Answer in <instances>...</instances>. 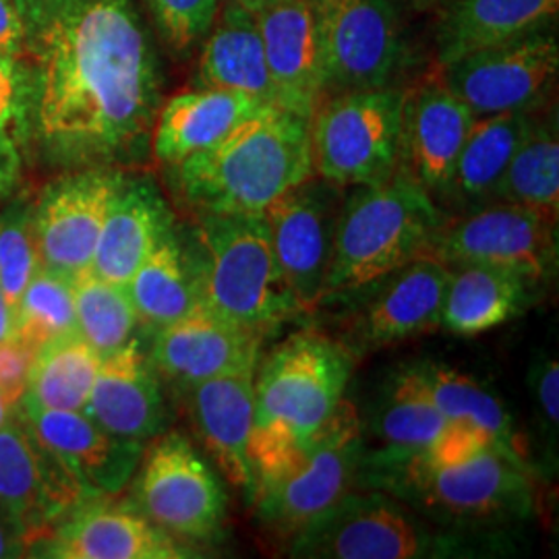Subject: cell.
<instances>
[{"mask_svg":"<svg viewBox=\"0 0 559 559\" xmlns=\"http://www.w3.org/2000/svg\"><path fill=\"white\" fill-rule=\"evenodd\" d=\"M34 75V127L67 168L145 158L160 110L158 52L133 0H15Z\"/></svg>","mask_w":559,"mask_h":559,"instance_id":"cell-1","label":"cell"},{"mask_svg":"<svg viewBox=\"0 0 559 559\" xmlns=\"http://www.w3.org/2000/svg\"><path fill=\"white\" fill-rule=\"evenodd\" d=\"M185 205L212 214H261L313 177L309 119L265 104L216 145L168 166Z\"/></svg>","mask_w":559,"mask_h":559,"instance_id":"cell-2","label":"cell"},{"mask_svg":"<svg viewBox=\"0 0 559 559\" xmlns=\"http://www.w3.org/2000/svg\"><path fill=\"white\" fill-rule=\"evenodd\" d=\"M359 489H380L420 516L454 531L480 533L535 514V480L526 462L493 445L459 464L420 454L390 456L365 450Z\"/></svg>","mask_w":559,"mask_h":559,"instance_id":"cell-3","label":"cell"},{"mask_svg":"<svg viewBox=\"0 0 559 559\" xmlns=\"http://www.w3.org/2000/svg\"><path fill=\"white\" fill-rule=\"evenodd\" d=\"M355 357L338 340L297 332L255 369V423L251 460L255 480L295 459L336 413Z\"/></svg>","mask_w":559,"mask_h":559,"instance_id":"cell-4","label":"cell"},{"mask_svg":"<svg viewBox=\"0 0 559 559\" xmlns=\"http://www.w3.org/2000/svg\"><path fill=\"white\" fill-rule=\"evenodd\" d=\"M182 245L198 305L216 318L265 336L305 316L280 272L261 214L195 212Z\"/></svg>","mask_w":559,"mask_h":559,"instance_id":"cell-5","label":"cell"},{"mask_svg":"<svg viewBox=\"0 0 559 559\" xmlns=\"http://www.w3.org/2000/svg\"><path fill=\"white\" fill-rule=\"evenodd\" d=\"M448 216L400 166L380 185L353 187L340 205L321 305L427 255Z\"/></svg>","mask_w":559,"mask_h":559,"instance_id":"cell-6","label":"cell"},{"mask_svg":"<svg viewBox=\"0 0 559 559\" xmlns=\"http://www.w3.org/2000/svg\"><path fill=\"white\" fill-rule=\"evenodd\" d=\"M477 533L431 522L380 489H355L286 543L290 558L441 559L487 556Z\"/></svg>","mask_w":559,"mask_h":559,"instance_id":"cell-7","label":"cell"},{"mask_svg":"<svg viewBox=\"0 0 559 559\" xmlns=\"http://www.w3.org/2000/svg\"><path fill=\"white\" fill-rule=\"evenodd\" d=\"M365 450L357 408L344 399L300 454L255 480V519L276 539L288 543L346 493L359 489Z\"/></svg>","mask_w":559,"mask_h":559,"instance_id":"cell-8","label":"cell"},{"mask_svg":"<svg viewBox=\"0 0 559 559\" xmlns=\"http://www.w3.org/2000/svg\"><path fill=\"white\" fill-rule=\"evenodd\" d=\"M404 98L396 85L325 96L309 119L313 175L342 189L392 179Z\"/></svg>","mask_w":559,"mask_h":559,"instance_id":"cell-9","label":"cell"},{"mask_svg":"<svg viewBox=\"0 0 559 559\" xmlns=\"http://www.w3.org/2000/svg\"><path fill=\"white\" fill-rule=\"evenodd\" d=\"M131 503L170 537L191 545L214 543L226 524V491L195 445L180 433H160L143 448Z\"/></svg>","mask_w":559,"mask_h":559,"instance_id":"cell-10","label":"cell"},{"mask_svg":"<svg viewBox=\"0 0 559 559\" xmlns=\"http://www.w3.org/2000/svg\"><path fill=\"white\" fill-rule=\"evenodd\" d=\"M448 282L450 267L423 255L340 295L336 299L348 300V307L340 316L336 340L355 357L436 332Z\"/></svg>","mask_w":559,"mask_h":559,"instance_id":"cell-11","label":"cell"},{"mask_svg":"<svg viewBox=\"0 0 559 559\" xmlns=\"http://www.w3.org/2000/svg\"><path fill=\"white\" fill-rule=\"evenodd\" d=\"M448 267L483 263L545 280L558 261V218L519 203L448 216L427 253Z\"/></svg>","mask_w":559,"mask_h":559,"instance_id":"cell-12","label":"cell"},{"mask_svg":"<svg viewBox=\"0 0 559 559\" xmlns=\"http://www.w3.org/2000/svg\"><path fill=\"white\" fill-rule=\"evenodd\" d=\"M558 71V32L551 25L454 60L438 78L480 119L537 110L551 96Z\"/></svg>","mask_w":559,"mask_h":559,"instance_id":"cell-13","label":"cell"},{"mask_svg":"<svg viewBox=\"0 0 559 559\" xmlns=\"http://www.w3.org/2000/svg\"><path fill=\"white\" fill-rule=\"evenodd\" d=\"M318 11L325 96L394 85L404 40L392 0H318Z\"/></svg>","mask_w":559,"mask_h":559,"instance_id":"cell-14","label":"cell"},{"mask_svg":"<svg viewBox=\"0 0 559 559\" xmlns=\"http://www.w3.org/2000/svg\"><path fill=\"white\" fill-rule=\"evenodd\" d=\"M342 200V187L313 175L261 212L280 272L302 313L320 309Z\"/></svg>","mask_w":559,"mask_h":559,"instance_id":"cell-15","label":"cell"},{"mask_svg":"<svg viewBox=\"0 0 559 559\" xmlns=\"http://www.w3.org/2000/svg\"><path fill=\"white\" fill-rule=\"evenodd\" d=\"M119 168H75L46 185L34 203L41 267L75 278L92 267Z\"/></svg>","mask_w":559,"mask_h":559,"instance_id":"cell-16","label":"cell"},{"mask_svg":"<svg viewBox=\"0 0 559 559\" xmlns=\"http://www.w3.org/2000/svg\"><path fill=\"white\" fill-rule=\"evenodd\" d=\"M85 498L78 480L41 445L20 413L0 429V510L15 524L27 549Z\"/></svg>","mask_w":559,"mask_h":559,"instance_id":"cell-17","label":"cell"},{"mask_svg":"<svg viewBox=\"0 0 559 559\" xmlns=\"http://www.w3.org/2000/svg\"><path fill=\"white\" fill-rule=\"evenodd\" d=\"M41 558L180 559L195 558L191 545L170 537L145 519L131 501L112 496L85 498L34 545Z\"/></svg>","mask_w":559,"mask_h":559,"instance_id":"cell-18","label":"cell"},{"mask_svg":"<svg viewBox=\"0 0 559 559\" xmlns=\"http://www.w3.org/2000/svg\"><path fill=\"white\" fill-rule=\"evenodd\" d=\"M17 413L87 498H115L133 479L143 456V441L108 433L83 411H52L21 400Z\"/></svg>","mask_w":559,"mask_h":559,"instance_id":"cell-19","label":"cell"},{"mask_svg":"<svg viewBox=\"0 0 559 559\" xmlns=\"http://www.w3.org/2000/svg\"><path fill=\"white\" fill-rule=\"evenodd\" d=\"M263 336L216 318L195 305L180 320L154 332L150 359L160 380L182 392L201 381L255 373Z\"/></svg>","mask_w":559,"mask_h":559,"instance_id":"cell-20","label":"cell"},{"mask_svg":"<svg viewBox=\"0 0 559 559\" xmlns=\"http://www.w3.org/2000/svg\"><path fill=\"white\" fill-rule=\"evenodd\" d=\"M253 13L280 106L311 119L325 96L318 0H263Z\"/></svg>","mask_w":559,"mask_h":559,"instance_id":"cell-21","label":"cell"},{"mask_svg":"<svg viewBox=\"0 0 559 559\" xmlns=\"http://www.w3.org/2000/svg\"><path fill=\"white\" fill-rule=\"evenodd\" d=\"M477 117L440 78L406 90L400 135V168L438 201L448 191L460 150Z\"/></svg>","mask_w":559,"mask_h":559,"instance_id":"cell-22","label":"cell"},{"mask_svg":"<svg viewBox=\"0 0 559 559\" xmlns=\"http://www.w3.org/2000/svg\"><path fill=\"white\" fill-rule=\"evenodd\" d=\"M173 230L175 216L158 182L147 175L120 173L90 270L100 278L127 286L141 263Z\"/></svg>","mask_w":559,"mask_h":559,"instance_id":"cell-23","label":"cell"},{"mask_svg":"<svg viewBox=\"0 0 559 559\" xmlns=\"http://www.w3.org/2000/svg\"><path fill=\"white\" fill-rule=\"evenodd\" d=\"M108 433L124 440H154L166 429L162 380L141 340H129L102 357L87 406L83 411Z\"/></svg>","mask_w":559,"mask_h":559,"instance_id":"cell-24","label":"cell"},{"mask_svg":"<svg viewBox=\"0 0 559 559\" xmlns=\"http://www.w3.org/2000/svg\"><path fill=\"white\" fill-rule=\"evenodd\" d=\"M191 423L222 477L251 501L255 468L251 436L255 423V373L201 381L187 390Z\"/></svg>","mask_w":559,"mask_h":559,"instance_id":"cell-25","label":"cell"},{"mask_svg":"<svg viewBox=\"0 0 559 559\" xmlns=\"http://www.w3.org/2000/svg\"><path fill=\"white\" fill-rule=\"evenodd\" d=\"M265 104L240 92L195 87L164 102L152 131V152L168 166L203 152L230 135Z\"/></svg>","mask_w":559,"mask_h":559,"instance_id":"cell-26","label":"cell"},{"mask_svg":"<svg viewBox=\"0 0 559 559\" xmlns=\"http://www.w3.org/2000/svg\"><path fill=\"white\" fill-rule=\"evenodd\" d=\"M539 280L514 270L464 263L450 267L440 328L473 338L519 318L537 297Z\"/></svg>","mask_w":559,"mask_h":559,"instance_id":"cell-27","label":"cell"},{"mask_svg":"<svg viewBox=\"0 0 559 559\" xmlns=\"http://www.w3.org/2000/svg\"><path fill=\"white\" fill-rule=\"evenodd\" d=\"M201 44L195 87L240 92L263 104H278L251 9L237 2H221L214 25Z\"/></svg>","mask_w":559,"mask_h":559,"instance_id":"cell-28","label":"cell"},{"mask_svg":"<svg viewBox=\"0 0 559 559\" xmlns=\"http://www.w3.org/2000/svg\"><path fill=\"white\" fill-rule=\"evenodd\" d=\"M558 11L559 0H448L438 23L440 67L551 27Z\"/></svg>","mask_w":559,"mask_h":559,"instance_id":"cell-29","label":"cell"},{"mask_svg":"<svg viewBox=\"0 0 559 559\" xmlns=\"http://www.w3.org/2000/svg\"><path fill=\"white\" fill-rule=\"evenodd\" d=\"M537 110H514L475 120L460 150L441 207L454 205L462 214L493 203L498 182L531 131Z\"/></svg>","mask_w":559,"mask_h":559,"instance_id":"cell-30","label":"cell"},{"mask_svg":"<svg viewBox=\"0 0 559 559\" xmlns=\"http://www.w3.org/2000/svg\"><path fill=\"white\" fill-rule=\"evenodd\" d=\"M445 419L429 399L415 365L402 367L383 388L371 415V431L390 456L425 452L440 436Z\"/></svg>","mask_w":559,"mask_h":559,"instance_id":"cell-31","label":"cell"},{"mask_svg":"<svg viewBox=\"0 0 559 559\" xmlns=\"http://www.w3.org/2000/svg\"><path fill=\"white\" fill-rule=\"evenodd\" d=\"M140 323L154 332L180 320L198 305L189 258L177 230H173L127 282Z\"/></svg>","mask_w":559,"mask_h":559,"instance_id":"cell-32","label":"cell"},{"mask_svg":"<svg viewBox=\"0 0 559 559\" xmlns=\"http://www.w3.org/2000/svg\"><path fill=\"white\" fill-rule=\"evenodd\" d=\"M100 362L80 334L52 340L36 353L21 400L52 411H85Z\"/></svg>","mask_w":559,"mask_h":559,"instance_id":"cell-33","label":"cell"},{"mask_svg":"<svg viewBox=\"0 0 559 559\" xmlns=\"http://www.w3.org/2000/svg\"><path fill=\"white\" fill-rule=\"evenodd\" d=\"M519 203L558 218L559 135L558 115L547 112L533 120L531 131L520 143L498 182L493 203Z\"/></svg>","mask_w":559,"mask_h":559,"instance_id":"cell-34","label":"cell"},{"mask_svg":"<svg viewBox=\"0 0 559 559\" xmlns=\"http://www.w3.org/2000/svg\"><path fill=\"white\" fill-rule=\"evenodd\" d=\"M415 367L429 399L443 419L477 425L493 440L500 441L503 448L524 456V450L512 427V419L503 402L491 390H487L473 376L462 373L443 362L427 360L415 362Z\"/></svg>","mask_w":559,"mask_h":559,"instance_id":"cell-35","label":"cell"},{"mask_svg":"<svg viewBox=\"0 0 559 559\" xmlns=\"http://www.w3.org/2000/svg\"><path fill=\"white\" fill-rule=\"evenodd\" d=\"M78 334L100 357L122 348L140 325L127 286L96 276L92 270L73 278Z\"/></svg>","mask_w":559,"mask_h":559,"instance_id":"cell-36","label":"cell"},{"mask_svg":"<svg viewBox=\"0 0 559 559\" xmlns=\"http://www.w3.org/2000/svg\"><path fill=\"white\" fill-rule=\"evenodd\" d=\"M11 334L36 350L52 340L78 334L73 278L40 267L13 309Z\"/></svg>","mask_w":559,"mask_h":559,"instance_id":"cell-37","label":"cell"},{"mask_svg":"<svg viewBox=\"0 0 559 559\" xmlns=\"http://www.w3.org/2000/svg\"><path fill=\"white\" fill-rule=\"evenodd\" d=\"M40 267L34 233V203L15 201L0 212V286L11 313L21 293Z\"/></svg>","mask_w":559,"mask_h":559,"instance_id":"cell-38","label":"cell"},{"mask_svg":"<svg viewBox=\"0 0 559 559\" xmlns=\"http://www.w3.org/2000/svg\"><path fill=\"white\" fill-rule=\"evenodd\" d=\"M34 127V75L25 57L0 50V150L21 154Z\"/></svg>","mask_w":559,"mask_h":559,"instance_id":"cell-39","label":"cell"},{"mask_svg":"<svg viewBox=\"0 0 559 559\" xmlns=\"http://www.w3.org/2000/svg\"><path fill=\"white\" fill-rule=\"evenodd\" d=\"M147 7L164 44L187 59L212 29L221 0H147Z\"/></svg>","mask_w":559,"mask_h":559,"instance_id":"cell-40","label":"cell"},{"mask_svg":"<svg viewBox=\"0 0 559 559\" xmlns=\"http://www.w3.org/2000/svg\"><path fill=\"white\" fill-rule=\"evenodd\" d=\"M528 392L533 402V423L539 431L547 462L556 466L559 427V365L549 353H539L528 369Z\"/></svg>","mask_w":559,"mask_h":559,"instance_id":"cell-41","label":"cell"},{"mask_svg":"<svg viewBox=\"0 0 559 559\" xmlns=\"http://www.w3.org/2000/svg\"><path fill=\"white\" fill-rule=\"evenodd\" d=\"M501 445L485 429L471 423L445 420L440 436L425 450L420 456L436 464H459L464 460L475 459L480 452ZM503 448V445H501ZM524 459V456H522Z\"/></svg>","mask_w":559,"mask_h":559,"instance_id":"cell-42","label":"cell"},{"mask_svg":"<svg viewBox=\"0 0 559 559\" xmlns=\"http://www.w3.org/2000/svg\"><path fill=\"white\" fill-rule=\"evenodd\" d=\"M36 353L38 350L34 346L15 334L0 340V390L17 402L23 399Z\"/></svg>","mask_w":559,"mask_h":559,"instance_id":"cell-43","label":"cell"},{"mask_svg":"<svg viewBox=\"0 0 559 559\" xmlns=\"http://www.w3.org/2000/svg\"><path fill=\"white\" fill-rule=\"evenodd\" d=\"M0 50L23 57V25L15 0H0Z\"/></svg>","mask_w":559,"mask_h":559,"instance_id":"cell-44","label":"cell"},{"mask_svg":"<svg viewBox=\"0 0 559 559\" xmlns=\"http://www.w3.org/2000/svg\"><path fill=\"white\" fill-rule=\"evenodd\" d=\"M23 551H27L25 540L15 524L0 510V558H20Z\"/></svg>","mask_w":559,"mask_h":559,"instance_id":"cell-45","label":"cell"},{"mask_svg":"<svg viewBox=\"0 0 559 559\" xmlns=\"http://www.w3.org/2000/svg\"><path fill=\"white\" fill-rule=\"evenodd\" d=\"M21 154L0 150V200L11 195L20 179Z\"/></svg>","mask_w":559,"mask_h":559,"instance_id":"cell-46","label":"cell"},{"mask_svg":"<svg viewBox=\"0 0 559 559\" xmlns=\"http://www.w3.org/2000/svg\"><path fill=\"white\" fill-rule=\"evenodd\" d=\"M11 330H13V313H11L9 300L4 297L2 286H0V340L9 338Z\"/></svg>","mask_w":559,"mask_h":559,"instance_id":"cell-47","label":"cell"},{"mask_svg":"<svg viewBox=\"0 0 559 559\" xmlns=\"http://www.w3.org/2000/svg\"><path fill=\"white\" fill-rule=\"evenodd\" d=\"M17 408H20V402L0 390V429L17 415Z\"/></svg>","mask_w":559,"mask_h":559,"instance_id":"cell-48","label":"cell"},{"mask_svg":"<svg viewBox=\"0 0 559 559\" xmlns=\"http://www.w3.org/2000/svg\"><path fill=\"white\" fill-rule=\"evenodd\" d=\"M413 11L427 13V11H440L448 0H404Z\"/></svg>","mask_w":559,"mask_h":559,"instance_id":"cell-49","label":"cell"},{"mask_svg":"<svg viewBox=\"0 0 559 559\" xmlns=\"http://www.w3.org/2000/svg\"><path fill=\"white\" fill-rule=\"evenodd\" d=\"M221 2H237V4H242V7L251 9V11H255L263 0H221Z\"/></svg>","mask_w":559,"mask_h":559,"instance_id":"cell-50","label":"cell"}]
</instances>
